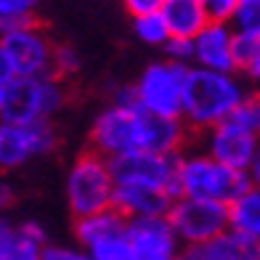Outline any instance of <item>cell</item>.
<instances>
[{"mask_svg": "<svg viewBox=\"0 0 260 260\" xmlns=\"http://www.w3.org/2000/svg\"><path fill=\"white\" fill-rule=\"evenodd\" d=\"M159 14L170 35H178V38H194L210 21L207 11L202 8L199 0H162Z\"/></svg>", "mask_w": 260, "mask_h": 260, "instance_id": "9a60e30c", "label": "cell"}, {"mask_svg": "<svg viewBox=\"0 0 260 260\" xmlns=\"http://www.w3.org/2000/svg\"><path fill=\"white\" fill-rule=\"evenodd\" d=\"M93 149L104 157L125 154L144 146V109L141 106L112 104L104 109L90 130Z\"/></svg>", "mask_w": 260, "mask_h": 260, "instance_id": "ba28073f", "label": "cell"}, {"mask_svg": "<svg viewBox=\"0 0 260 260\" xmlns=\"http://www.w3.org/2000/svg\"><path fill=\"white\" fill-rule=\"evenodd\" d=\"M229 229L260 239V191L252 186L226 205Z\"/></svg>", "mask_w": 260, "mask_h": 260, "instance_id": "2e32d148", "label": "cell"}, {"mask_svg": "<svg viewBox=\"0 0 260 260\" xmlns=\"http://www.w3.org/2000/svg\"><path fill=\"white\" fill-rule=\"evenodd\" d=\"M242 96H244V88L236 72L188 67L186 85H183L181 120H186L191 127L210 130L212 125L226 120L229 112Z\"/></svg>", "mask_w": 260, "mask_h": 260, "instance_id": "6da1fadb", "label": "cell"}, {"mask_svg": "<svg viewBox=\"0 0 260 260\" xmlns=\"http://www.w3.org/2000/svg\"><path fill=\"white\" fill-rule=\"evenodd\" d=\"M38 6L40 0H0V35L38 21Z\"/></svg>", "mask_w": 260, "mask_h": 260, "instance_id": "ffe728a7", "label": "cell"}, {"mask_svg": "<svg viewBox=\"0 0 260 260\" xmlns=\"http://www.w3.org/2000/svg\"><path fill=\"white\" fill-rule=\"evenodd\" d=\"M178 197H197V199H215L229 205L231 199L244 194L255 186L250 170H236L220 165L210 154L178 157Z\"/></svg>", "mask_w": 260, "mask_h": 260, "instance_id": "7a4b0ae2", "label": "cell"}, {"mask_svg": "<svg viewBox=\"0 0 260 260\" xmlns=\"http://www.w3.org/2000/svg\"><path fill=\"white\" fill-rule=\"evenodd\" d=\"M114 183H141L165 188L168 194L178 197V154H159V151L133 149L125 154L106 157Z\"/></svg>", "mask_w": 260, "mask_h": 260, "instance_id": "8992f818", "label": "cell"}, {"mask_svg": "<svg viewBox=\"0 0 260 260\" xmlns=\"http://www.w3.org/2000/svg\"><path fill=\"white\" fill-rule=\"evenodd\" d=\"M32 149L21 122H0V168L14 170L32 159Z\"/></svg>", "mask_w": 260, "mask_h": 260, "instance_id": "ac0fdd59", "label": "cell"}, {"mask_svg": "<svg viewBox=\"0 0 260 260\" xmlns=\"http://www.w3.org/2000/svg\"><path fill=\"white\" fill-rule=\"evenodd\" d=\"M229 24L236 32H260V0H239Z\"/></svg>", "mask_w": 260, "mask_h": 260, "instance_id": "cb8c5ba5", "label": "cell"}, {"mask_svg": "<svg viewBox=\"0 0 260 260\" xmlns=\"http://www.w3.org/2000/svg\"><path fill=\"white\" fill-rule=\"evenodd\" d=\"M199 3H202V8L207 11L210 19H215V21H229L239 0H199Z\"/></svg>", "mask_w": 260, "mask_h": 260, "instance_id": "83f0119b", "label": "cell"}, {"mask_svg": "<svg viewBox=\"0 0 260 260\" xmlns=\"http://www.w3.org/2000/svg\"><path fill=\"white\" fill-rule=\"evenodd\" d=\"M112 194H114V178L109 170V159L99 151H85L72 165L67 178V197L75 218L112 207Z\"/></svg>", "mask_w": 260, "mask_h": 260, "instance_id": "277c9868", "label": "cell"}, {"mask_svg": "<svg viewBox=\"0 0 260 260\" xmlns=\"http://www.w3.org/2000/svg\"><path fill=\"white\" fill-rule=\"evenodd\" d=\"M162 48H165V53H168L170 61H181V64H191L194 61V40L191 38L170 35V38L162 43Z\"/></svg>", "mask_w": 260, "mask_h": 260, "instance_id": "4316f807", "label": "cell"}, {"mask_svg": "<svg viewBox=\"0 0 260 260\" xmlns=\"http://www.w3.org/2000/svg\"><path fill=\"white\" fill-rule=\"evenodd\" d=\"M125 236H127V260H168L178 252L181 244L168 215L127 218Z\"/></svg>", "mask_w": 260, "mask_h": 260, "instance_id": "30bf717a", "label": "cell"}, {"mask_svg": "<svg viewBox=\"0 0 260 260\" xmlns=\"http://www.w3.org/2000/svg\"><path fill=\"white\" fill-rule=\"evenodd\" d=\"M186 255L191 260H260V239L226 229L202 244H191Z\"/></svg>", "mask_w": 260, "mask_h": 260, "instance_id": "5bb4252c", "label": "cell"}, {"mask_svg": "<svg viewBox=\"0 0 260 260\" xmlns=\"http://www.w3.org/2000/svg\"><path fill=\"white\" fill-rule=\"evenodd\" d=\"M0 48L8 53L16 75H24V77L51 75L53 43L40 29L38 21H32L27 27H19V29L3 32L0 35Z\"/></svg>", "mask_w": 260, "mask_h": 260, "instance_id": "9c48e42d", "label": "cell"}, {"mask_svg": "<svg viewBox=\"0 0 260 260\" xmlns=\"http://www.w3.org/2000/svg\"><path fill=\"white\" fill-rule=\"evenodd\" d=\"M226 120H231V122H236L239 127H244V130H252V133H257L260 130V101L255 99V96H244L236 101V106L229 112V117Z\"/></svg>", "mask_w": 260, "mask_h": 260, "instance_id": "603a6c76", "label": "cell"}, {"mask_svg": "<svg viewBox=\"0 0 260 260\" xmlns=\"http://www.w3.org/2000/svg\"><path fill=\"white\" fill-rule=\"evenodd\" d=\"M80 69V53L72 48V45H53L51 53V75L53 77H69Z\"/></svg>", "mask_w": 260, "mask_h": 260, "instance_id": "d4e9b609", "label": "cell"}, {"mask_svg": "<svg viewBox=\"0 0 260 260\" xmlns=\"http://www.w3.org/2000/svg\"><path fill=\"white\" fill-rule=\"evenodd\" d=\"M130 16H141V14H151V11H159L162 0H122Z\"/></svg>", "mask_w": 260, "mask_h": 260, "instance_id": "f1b7e54d", "label": "cell"}, {"mask_svg": "<svg viewBox=\"0 0 260 260\" xmlns=\"http://www.w3.org/2000/svg\"><path fill=\"white\" fill-rule=\"evenodd\" d=\"M186 75H188V64H181V61H170L168 58V61L149 64L141 80L136 82L138 106L151 114L181 117Z\"/></svg>", "mask_w": 260, "mask_h": 260, "instance_id": "5b68a950", "label": "cell"}, {"mask_svg": "<svg viewBox=\"0 0 260 260\" xmlns=\"http://www.w3.org/2000/svg\"><path fill=\"white\" fill-rule=\"evenodd\" d=\"M85 252L93 260H127V236H125V231L109 234L104 239L88 244Z\"/></svg>", "mask_w": 260, "mask_h": 260, "instance_id": "7402d4cb", "label": "cell"}, {"mask_svg": "<svg viewBox=\"0 0 260 260\" xmlns=\"http://www.w3.org/2000/svg\"><path fill=\"white\" fill-rule=\"evenodd\" d=\"M234 72H244L250 80L260 77V32H236L231 38Z\"/></svg>", "mask_w": 260, "mask_h": 260, "instance_id": "d6986e66", "label": "cell"}, {"mask_svg": "<svg viewBox=\"0 0 260 260\" xmlns=\"http://www.w3.org/2000/svg\"><path fill=\"white\" fill-rule=\"evenodd\" d=\"M125 223H127V218H122L114 207H106V210H99V212H90V215L77 218L75 236H77V242L82 244V250H85L88 244L104 239V236L125 231Z\"/></svg>", "mask_w": 260, "mask_h": 260, "instance_id": "e0dca14e", "label": "cell"}, {"mask_svg": "<svg viewBox=\"0 0 260 260\" xmlns=\"http://www.w3.org/2000/svg\"><path fill=\"white\" fill-rule=\"evenodd\" d=\"M6 205H11V188L6 183H0V210H3Z\"/></svg>", "mask_w": 260, "mask_h": 260, "instance_id": "d6a6232c", "label": "cell"}, {"mask_svg": "<svg viewBox=\"0 0 260 260\" xmlns=\"http://www.w3.org/2000/svg\"><path fill=\"white\" fill-rule=\"evenodd\" d=\"M80 252L67 250V247H43L40 260H77Z\"/></svg>", "mask_w": 260, "mask_h": 260, "instance_id": "4dcf8cb0", "label": "cell"}, {"mask_svg": "<svg viewBox=\"0 0 260 260\" xmlns=\"http://www.w3.org/2000/svg\"><path fill=\"white\" fill-rule=\"evenodd\" d=\"M168 260H191V257H188L186 252H175L173 257H168Z\"/></svg>", "mask_w": 260, "mask_h": 260, "instance_id": "836d02e7", "label": "cell"}, {"mask_svg": "<svg viewBox=\"0 0 260 260\" xmlns=\"http://www.w3.org/2000/svg\"><path fill=\"white\" fill-rule=\"evenodd\" d=\"M19 234L21 236H27V239H32V242H38V244H45V229L40 226V223H35V220H27V223H21V229H19Z\"/></svg>", "mask_w": 260, "mask_h": 260, "instance_id": "f546056e", "label": "cell"}, {"mask_svg": "<svg viewBox=\"0 0 260 260\" xmlns=\"http://www.w3.org/2000/svg\"><path fill=\"white\" fill-rule=\"evenodd\" d=\"M77 260H93V257H90L88 252H80V255H77Z\"/></svg>", "mask_w": 260, "mask_h": 260, "instance_id": "e575fe53", "label": "cell"}, {"mask_svg": "<svg viewBox=\"0 0 260 260\" xmlns=\"http://www.w3.org/2000/svg\"><path fill=\"white\" fill-rule=\"evenodd\" d=\"M133 29H136L141 43L154 45V48H162V43L170 38V29H168V24H165V19H162L159 11L133 16Z\"/></svg>", "mask_w": 260, "mask_h": 260, "instance_id": "44dd1931", "label": "cell"}, {"mask_svg": "<svg viewBox=\"0 0 260 260\" xmlns=\"http://www.w3.org/2000/svg\"><path fill=\"white\" fill-rule=\"evenodd\" d=\"M16 77V72H14V64H11V58H8V53L0 48V88L3 85H8L11 80Z\"/></svg>", "mask_w": 260, "mask_h": 260, "instance_id": "1f68e13d", "label": "cell"}, {"mask_svg": "<svg viewBox=\"0 0 260 260\" xmlns=\"http://www.w3.org/2000/svg\"><path fill=\"white\" fill-rule=\"evenodd\" d=\"M173 194L165 188L141 186V183H114L112 207L122 218H144V215H168L173 205Z\"/></svg>", "mask_w": 260, "mask_h": 260, "instance_id": "4fadbf2b", "label": "cell"}, {"mask_svg": "<svg viewBox=\"0 0 260 260\" xmlns=\"http://www.w3.org/2000/svg\"><path fill=\"white\" fill-rule=\"evenodd\" d=\"M64 88L53 75H16L0 88V122H27L35 117H53L64 106Z\"/></svg>", "mask_w": 260, "mask_h": 260, "instance_id": "3957f363", "label": "cell"}, {"mask_svg": "<svg viewBox=\"0 0 260 260\" xmlns=\"http://www.w3.org/2000/svg\"><path fill=\"white\" fill-rule=\"evenodd\" d=\"M168 220L181 242L202 244L220 231L229 229L226 205L215 199H197V197H175L168 210Z\"/></svg>", "mask_w": 260, "mask_h": 260, "instance_id": "52a82bcc", "label": "cell"}, {"mask_svg": "<svg viewBox=\"0 0 260 260\" xmlns=\"http://www.w3.org/2000/svg\"><path fill=\"white\" fill-rule=\"evenodd\" d=\"M231 38L234 29L229 21L210 19L207 24L194 35V61L197 67L218 69V72H234V56H231Z\"/></svg>", "mask_w": 260, "mask_h": 260, "instance_id": "7c38bea8", "label": "cell"}, {"mask_svg": "<svg viewBox=\"0 0 260 260\" xmlns=\"http://www.w3.org/2000/svg\"><path fill=\"white\" fill-rule=\"evenodd\" d=\"M45 244H38L27 239V236H21L19 229H16V236L8 242V247L3 252H0V260H40V252H43Z\"/></svg>", "mask_w": 260, "mask_h": 260, "instance_id": "484cf974", "label": "cell"}, {"mask_svg": "<svg viewBox=\"0 0 260 260\" xmlns=\"http://www.w3.org/2000/svg\"><path fill=\"white\" fill-rule=\"evenodd\" d=\"M207 154L229 168L252 170L257 162V133L244 130L231 120H220L210 127Z\"/></svg>", "mask_w": 260, "mask_h": 260, "instance_id": "8fae6325", "label": "cell"}]
</instances>
